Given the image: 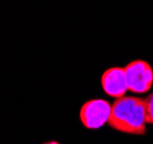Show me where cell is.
<instances>
[{"label":"cell","mask_w":153,"mask_h":144,"mask_svg":"<svg viewBox=\"0 0 153 144\" xmlns=\"http://www.w3.org/2000/svg\"><path fill=\"white\" fill-rule=\"evenodd\" d=\"M108 126L117 131L130 135L146 133V115L144 98L123 96L112 104Z\"/></svg>","instance_id":"cell-1"},{"label":"cell","mask_w":153,"mask_h":144,"mask_svg":"<svg viewBox=\"0 0 153 144\" xmlns=\"http://www.w3.org/2000/svg\"><path fill=\"white\" fill-rule=\"evenodd\" d=\"M128 90L134 93H145L153 85V69L145 60H134L124 67Z\"/></svg>","instance_id":"cell-2"},{"label":"cell","mask_w":153,"mask_h":144,"mask_svg":"<svg viewBox=\"0 0 153 144\" xmlns=\"http://www.w3.org/2000/svg\"><path fill=\"white\" fill-rule=\"evenodd\" d=\"M112 105L100 98L85 101L79 111V120L86 129H99L108 122Z\"/></svg>","instance_id":"cell-3"},{"label":"cell","mask_w":153,"mask_h":144,"mask_svg":"<svg viewBox=\"0 0 153 144\" xmlns=\"http://www.w3.org/2000/svg\"><path fill=\"white\" fill-rule=\"evenodd\" d=\"M101 87L105 93L113 98H121L128 90L124 69L121 67H112L101 75Z\"/></svg>","instance_id":"cell-4"},{"label":"cell","mask_w":153,"mask_h":144,"mask_svg":"<svg viewBox=\"0 0 153 144\" xmlns=\"http://www.w3.org/2000/svg\"><path fill=\"white\" fill-rule=\"evenodd\" d=\"M144 103H145L146 123L153 125V92L146 98H144Z\"/></svg>","instance_id":"cell-5"},{"label":"cell","mask_w":153,"mask_h":144,"mask_svg":"<svg viewBox=\"0 0 153 144\" xmlns=\"http://www.w3.org/2000/svg\"><path fill=\"white\" fill-rule=\"evenodd\" d=\"M43 144H60V143L56 142V141H51V142H46V143H43Z\"/></svg>","instance_id":"cell-6"}]
</instances>
